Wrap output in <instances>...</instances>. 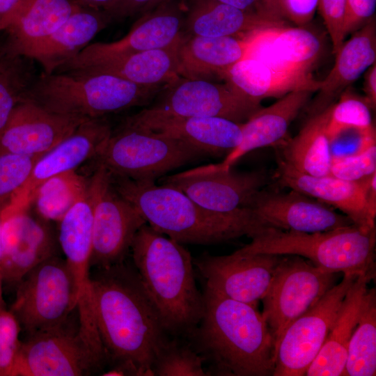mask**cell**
Returning a JSON list of instances; mask_svg holds the SVG:
<instances>
[{"mask_svg": "<svg viewBox=\"0 0 376 376\" xmlns=\"http://www.w3.org/2000/svg\"><path fill=\"white\" fill-rule=\"evenodd\" d=\"M3 52H0V60H1V57H2V56H3Z\"/></svg>", "mask_w": 376, "mask_h": 376, "instance_id": "56", "label": "cell"}, {"mask_svg": "<svg viewBox=\"0 0 376 376\" xmlns=\"http://www.w3.org/2000/svg\"><path fill=\"white\" fill-rule=\"evenodd\" d=\"M358 275L344 273L310 309L285 330L275 352L273 376H303L319 353L343 300Z\"/></svg>", "mask_w": 376, "mask_h": 376, "instance_id": "13", "label": "cell"}, {"mask_svg": "<svg viewBox=\"0 0 376 376\" xmlns=\"http://www.w3.org/2000/svg\"><path fill=\"white\" fill-rule=\"evenodd\" d=\"M346 0H319L318 9L324 20L335 54L345 41L343 22Z\"/></svg>", "mask_w": 376, "mask_h": 376, "instance_id": "44", "label": "cell"}, {"mask_svg": "<svg viewBox=\"0 0 376 376\" xmlns=\"http://www.w3.org/2000/svg\"><path fill=\"white\" fill-rule=\"evenodd\" d=\"M123 38L112 42H95L54 72L81 69L147 50L166 47L182 33L185 15L171 0L144 13Z\"/></svg>", "mask_w": 376, "mask_h": 376, "instance_id": "15", "label": "cell"}, {"mask_svg": "<svg viewBox=\"0 0 376 376\" xmlns=\"http://www.w3.org/2000/svg\"><path fill=\"white\" fill-rule=\"evenodd\" d=\"M319 0H283L285 18L298 26L308 23L318 8Z\"/></svg>", "mask_w": 376, "mask_h": 376, "instance_id": "46", "label": "cell"}, {"mask_svg": "<svg viewBox=\"0 0 376 376\" xmlns=\"http://www.w3.org/2000/svg\"><path fill=\"white\" fill-rule=\"evenodd\" d=\"M203 318L187 338L209 364L207 375H273L274 338L256 306L205 287Z\"/></svg>", "mask_w": 376, "mask_h": 376, "instance_id": "2", "label": "cell"}, {"mask_svg": "<svg viewBox=\"0 0 376 376\" xmlns=\"http://www.w3.org/2000/svg\"><path fill=\"white\" fill-rule=\"evenodd\" d=\"M267 15L273 20L285 22L283 0H262Z\"/></svg>", "mask_w": 376, "mask_h": 376, "instance_id": "51", "label": "cell"}, {"mask_svg": "<svg viewBox=\"0 0 376 376\" xmlns=\"http://www.w3.org/2000/svg\"><path fill=\"white\" fill-rule=\"evenodd\" d=\"M141 111L166 117H220L242 123L263 107L229 82L189 79L179 76Z\"/></svg>", "mask_w": 376, "mask_h": 376, "instance_id": "12", "label": "cell"}, {"mask_svg": "<svg viewBox=\"0 0 376 376\" xmlns=\"http://www.w3.org/2000/svg\"><path fill=\"white\" fill-rule=\"evenodd\" d=\"M29 207L2 212L3 252L0 272L3 281L15 285L35 266L58 255V240L49 221L32 214Z\"/></svg>", "mask_w": 376, "mask_h": 376, "instance_id": "17", "label": "cell"}, {"mask_svg": "<svg viewBox=\"0 0 376 376\" xmlns=\"http://www.w3.org/2000/svg\"><path fill=\"white\" fill-rule=\"evenodd\" d=\"M3 281L2 275L0 272V308H4L3 306V300L2 295V282Z\"/></svg>", "mask_w": 376, "mask_h": 376, "instance_id": "55", "label": "cell"}, {"mask_svg": "<svg viewBox=\"0 0 376 376\" xmlns=\"http://www.w3.org/2000/svg\"><path fill=\"white\" fill-rule=\"evenodd\" d=\"M23 58L4 52L0 60V134L36 78Z\"/></svg>", "mask_w": 376, "mask_h": 376, "instance_id": "37", "label": "cell"}, {"mask_svg": "<svg viewBox=\"0 0 376 376\" xmlns=\"http://www.w3.org/2000/svg\"><path fill=\"white\" fill-rule=\"evenodd\" d=\"M375 276V272L359 274L350 287L324 343L305 375H343L349 342L358 322L368 285Z\"/></svg>", "mask_w": 376, "mask_h": 376, "instance_id": "29", "label": "cell"}, {"mask_svg": "<svg viewBox=\"0 0 376 376\" xmlns=\"http://www.w3.org/2000/svg\"><path fill=\"white\" fill-rule=\"evenodd\" d=\"M157 0H117L108 9L104 10L111 20L123 19L139 12L145 13Z\"/></svg>", "mask_w": 376, "mask_h": 376, "instance_id": "47", "label": "cell"}, {"mask_svg": "<svg viewBox=\"0 0 376 376\" xmlns=\"http://www.w3.org/2000/svg\"><path fill=\"white\" fill-rule=\"evenodd\" d=\"M285 25L213 0H195L185 15L184 35L242 38L264 27Z\"/></svg>", "mask_w": 376, "mask_h": 376, "instance_id": "31", "label": "cell"}, {"mask_svg": "<svg viewBox=\"0 0 376 376\" xmlns=\"http://www.w3.org/2000/svg\"><path fill=\"white\" fill-rule=\"evenodd\" d=\"M93 269L91 304L108 359L107 368L115 367L125 375L153 376L155 357L170 335L137 270L125 261Z\"/></svg>", "mask_w": 376, "mask_h": 376, "instance_id": "1", "label": "cell"}, {"mask_svg": "<svg viewBox=\"0 0 376 376\" xmlns=\"http://www.w3.org/2000/svg\"><path fill=\"white\" fill-rule=\"evenodd\" d=\"M363 97L371 109H375L376 105V65H372L365 72Z\"/></svg>", "mask_w": 376, "mask_h": 376, "instance_id": "49", "label": "cell"}, {"mask_svg": "<svg viewBox=\"0 0 376 376\" xmlns=\"http://www.w3.org/2000/svg\"><path fill=\"white\" fill-rule=\"evenodd\" d=\"M21 331L13 313L0 308V376H12L22 343Z\"/></svg>", "mask_w": 376, "mask_h": 376, "instance_id": "41", "label": "cell"}, {"mask_svg": "<svg viewBox=\"0 0 376 376\" xmlns=\"http://www.w3.org/2000/svg\"><path fill=\"white\" fill-rule=\"evenodd\" d=\"M376 373V291L368 290L349 342L343 375L374 376Z\"/></svg>", "mask_w": 376, "mask_h": 376, "instance_id": "36", "label": "cell"}, {"mask_svg": "<svg viewBox=\"0 0 376 376\" xmlns=\"http://www.w3.org/2000/svg\"><path fill=\"white\" fill-rule=\"evenodd\" d=\"M370 109L363 97L347 88L340 94L338 102L331 104L327 123L329 140L340 132L349 129H375Z\"/></svg>", "mask_w": 376, "mask_h": 376, "instance_id": "39", "label": "cell"}, {"mask_svg": "<svg viewBox=\"0 0 376 376\" xmlns=\"http://www.w3.org/2000/svg\"><path fill=\"white\" fill-rule=\"evenodd\" d=\"M111 127L104 118L88 119L36 162L31 173L8 210L29 207L36 189L45 180L56 175L75 170L87 160H92L111 134Z\"/></svg>", "mask_w": 376, "mask_h": 376, "instance_id": "20", "label": "cell"}, {"mask_svg": "<svg viewBox=\"0 0 376 376\" xmlns=\"http://www.w3.org/2000/svg\"><path fill=\"white\" fill-rule=\"evenodd\" d=\"M81 4L91 8L105 10L115 3L117 0H77Z\"/></svg>", "mask_w": 376, "mask_h": 376, "instance_id": "52", "label": "cell"}, {"mask_svg": "<svg viewBox=\"0 0 376 376\" xmlns=\"http://www.w3.org/2000/svg\"><path fill=\"white\" fill-rule=\"evenodd\" d=\"M244 37H205L182 33L178 46V75L189 79H223L226 71L245 58Z\"/></svg>", "mask_w": 376, "mask_h": 376, "instance_id": "28", "label": "cell"}, {"mask_svg": "<svg viewBox=\"0 0 376 376\" xmlns=\"http://www.w3.org/2000/svg\"><path fill=\"white\" fill-rule=\"evenodd\" d=\"M315 91L299 89L279 97L267 107H261L242 123V141L220 164L232 168L248 152L266 146H279L285 140L288 128Z\"/></svg>", "mask_w": 376, "mask_h": 376, "instance_id": "24", "label": "cell"}, {"mask_svg": "<svg viewBox=\"0 0 376 376\" xmlns=\"http://www.w3.org/2000/svg\"><path fill=\"white\" fill-rule=\"evenodd\" d=\"M244 37L248 43L245 58L256 60L286 76L313 77L311 70L322 47L319 38L310 30L278 25L254 30Z\"/></svg>", "mask_w": 376, "mask_h": 376, "instance_id": "18", "label": "cell"}, {"mask_svg": "<svg viewBox=\"0 0 376 376\" xmlns=\"http://www.w3.org/2000/svg\"><path fill=\"white\" fill-rule=\"evenodd\" d=\"M110 22L104 10L83 6L23 56L37 61L43 72H54L78 55Z\"/></svg>", "mask_w": 376, "mask_h": 376, "instance_id": "25", "label": "cell"}, {"mask_svg": "<svg viewBox=\"0 0 376 376\" xmlns=\"http://www.w3.org/2000/svg\"><path fill=\"white\" fill-rule=\"evenodd\" d=\"M125 120L171 135L205 156L226 157L242 141V123L220 117H166L139 111Z\"/></svg>", "mask_w": 376, "mask_h": 376, "instance_id": "23", "label": "cell"}, {"mask_svg": "<svg viewBox=\"0 0 376 376\" xmlns=\"http://www.w3.org/2000/svg\"><path fill=\"white\" fill-rule=\"evenodd\" d=\"M213 1H216L237 8L244 11L257 14V15L271 19L270 17H269V16L266 13L262 0H213Z\"/></svg>", "mask_w": 376, "mask_h": 376, "instance_id": "50", "label": "cell"}, {"mask_svg": "<svg viewBox=\"0 0 376 376\" xmlns=\"http://www.w3.org/2000/svg\"><path fill=\"white\" fill-rule=\"evenodd\" d=\"M374 144H376L375 128L343 130L329 140L331 162L358 155Z\"/></svg>", "mask_w": 376, "mask_h": 376, "instance_id": "43", "label": "cell"}, {"mask_svg": "<svg viewBox=\"0 0 376 376\" xmlns=\"http://www.w3.org/2000/svg\"><path fill=\"white\" fill-rule=\"evenodd\" d=\"M86 120L50 111L24 99L0 134V153L41 156Z\"/></svg>", "mask_w": 376, "mask_h": 376, "instance_id": "21", "label": "cell"}, {"mask_svg": "<svg viewBox=\"0 0 376 376\" xmlns=\"http://www.w3.org/2000/svg\"><path fill=\"white\" fill-rule=\"evenodd\" d=\"M130 251L164 329L170 336L187 339L200 323L205 309L189 251L147 224L136 233Z\"/></svg>", "mask_w": 376, "mask_h": 376, "instance_id": "4", "label": "cell"}, {"mask_svg": "<svg viewBox=\"0 0 376 376\" xmlns=\"http://www.w3.org/2000/svg\"><path fill=\"white\" fill-rule=\"evenodd\" d=\"M88 191L93 205L91 269L121 263L125 261L136 233L147 223L116 191L103 167L94 166L88 177Z\"/></svg>", "mask_w": 376, "mask_h": 376, "instance_id": "11", "label": "cell"}, {"mask_svg": "<svg viewBox=\"0 0 376 376\" xmlns=\"http://www.w3.org/2000/svg\"><path fill=\"white\" fill-rule=\"evenodd\" d=\"M170 1H171V0H157L148 7V8L147 9V10L146 12H148V11L153 9L154 8H155L156 6H157L158 5H159L161 3H164L169 2Z\"/></svg>", "mask_w": 376, "mask_h": 376, "instance_id": "54", "label": "cell"}, {"mask_svg": "<svg viewBox=\"0 0 376 376\" xmlns=\"http://www.w3.org/2000/svg\"><path fill=\"white\" fill-rule=\"evenodd\" d=\"M109 175L116 191L136 207L148 225L180 244L207 245L244 235L251 238L263 228L250 209L214 212L173 186Z\"/></svg>", "mask_w": 376, "mask_h": 376, "instance_id": "3", "label": "cell"}, {"mask_svg": "<svg viewBox=\"0 0 376 376\" xmlns=\"http://www.w3.org/2000/svg\"><path fill=\"white\" fill-rule=\"evenodd\" d=\"M83 6L77 0H25L6 30L8 37L4 50L10 55L23 56Z\"/></svg>", "mask_w": 376, "mask_h": 376, "instance_id": "30", "label": "cell"}, {"mask_svg": "<svg viewBox=\"0 0 376 376\" xmlns=\"http://www.w3.org/2000/svg\"><path fill=\"white\" fill-rule=\"evenodd\" d=\"M203 357L184 338L169 336L152 367L153 376H206Z\"/></svg>", "mask_w": 376, "mask_h": 376, "instance_id": "38", "label": "cell"}, {"mask_svg": "<svg viewBox=\"0 0 376 376\" xmlns=\"http://www.w3.org/2000/svg\"><path fill=\"white\" fill-rule=\"evenodd\" d=\"M88 178L75 170L62 173L43 181L36 189L30 205L42 219L58 222L86 194Z\"/></svg>", "mask_w": 376, "mask_h": 376, "instance_id": "35", "label": "cell"}, {"mask_svg": "<svg viewBox=\"0 0 376 376\" xmlns=\"http://www.w3.org/2000/svg\"><path fill=\"white\" fill-rule=\"evenodd\" d=\"M3 217L2 212H0V268L3 259Z\"/></svg>", "mask_w": 376, "mask_h": 376, "instance_id": "53", "label": "cell"}, {"mask_svg": "<svg viewBox=\"0 0 376 376\" xmlns=\"http://www.w3.org/2000/svg\"><path fill=\"white\" fill-rule=\"evenodd\" d=\"M333 68L320 81L318 92L308 108L310 116L331 104L347 87L364 73L376 60V25L374 17L344 41L335 53Z\"/></svg>", "mask_w": 376, "mask_h": 376, "instance_id": "26", "label": "cell"}, {"mask_svg": "<svg viewBox=\"0 0 376 376\" xmlns=\"http://www.w3.org/2000/svg\"><path fill=\"white\" fill-rule=\"evenodd\" d=\"M330 107L310 116L293 138L281 144V161L307 175L329 174L331 158L327 123Z\"/></svg>", "mask_w": 376, "mask_h": 376, "instance_id": "33", "label": "cell"}, {"mask_svg": "<svg viewBox=\"0 0 376 376\" xmlns=\"http://www.w3.org/2000/svg\"><path fill=\"white\" fill-rule=\"evenodd\" d=\"M159 182L180 189L202 207L218 213L248 209L255 196L268 182L263 171L240 172L220 163L198 166Z\"/></svg>", "mask_w": 376, "mask_h": 376, "instance_id": "14", "label": "cell"}, {"mask_svg": "<svg viewBox=\"0 0 376 376\" xmlns=\"http://www.w3.org/2000/svg\"><path fill=\"white\" fill-rule=\"evenodd\" d=\"M376 173V144L362 152L331 162L329 174L334 177L358 181Z\"/></svg>", "mask_w": 376, "mask_h": 376, "instance_id": "42", "label": "cell"}, {"mask_svg": "<svg viewBox=\"0 0 376 376\" xmlns=\"http://www.w3.org/2000/svg\"><path fill=\"white\" fill-rule=\"evenodd\" d=\"M281 256L246 253L203 254L193 260L205 287L225 297L253 306L265 294Z\"/></svg>", "mask_w": 376, "mask_h": 376, "instance_id": "16", "label": "cell"}, {"mask_svg": "<svg viewBox=\"0 0 376 376\" xmlns=\"http://www.w3.org/2000/svg\"><path fill=\"white\" fill-rule=\"evenodd\" d=\"M16 286L10 311L28 336L63 324L76 310L73 276L65 259L58 255L35 266Z\"/></svg>", "mask_w": 376, "mask_h": 376, "instance_id": "9", "label": "cell"}, {"mask_svg": "<svg viewBox=\"0 0 376 376\" xmlns=\"http://www.w3.org/2000/svg\"><path fill=\"white\" fill-rule=\"evenodd\" d=\"M203 156L201 152L167 134L125 120L92 159L110 174L134 180L156 181Z\"/></svg>", "mask_w": 376, "mask_h": 376, "instance_id": "8", "label": "cell"}, {"mask_svg": "<svg viewBox=\"0 0 376 376\" xmlns=\"http://www.w3.org/2000/svg\"><path fill=\"white\" fill-rule=\"evenodd\" d=\"M57 223L58 246L73 276L77 306L91 299L93 205L88 187L86 194Z\"/></svg>", "mask_w": 376, "mask_h": 376, "instance_id": "27", "label": "cell"}, {"mask_svg": "<svg viewBox=\"0 0 376 376\" xmlns=\"http://www.w3.org/2000/svg\"><path fill=\"white\" fill-rule=\"evenodd\" d=\"M180 38L181 36L162 48L141 52L81 69L114 75L143 86H166L179 77Z\"/></svg>", "mask_w": 376, "mask_h": 376, "instance_id": "32", "label": "cell"}, {"mask_svg": "<svg viewBox=\"0 0 376 376\" xmlns=\"http://www.w3.org/2000/svg\"><path fill=\"white\" fill-rule=\"evenodd\" d=\"M336 274L301 256H281L261 299V314L274 338L275 352L286 328L334 285Z\"/></svg>", "mask_w": 376, "mask_h": 376, "instance_id": "10", "label": "cell"}, {"mask_svg": "<svg viewBox=\"0 0 376 376\" xmlns=\"http://www.w3.org/2000/svg\"><path fill=\"white\" fill-rule=\"evenodd\" d=\"M373 174L358 181L330 175L317 177L301 173L281 160L277 171L282 185L340 210L353 224L367 232L375 229L376 210L370 205L368 196Z\"/></svg>", "mask_w": 376, "mask_h": 376, "instance_id": "22", "label": "cell"}, {"mask_svg": "<svg viewBox=\"0 0 376 376\" xmlns=\"http://www.w3.org/2000/svg\"><path fill=\"white\" fill-rule=\"evenodd\" d=\"M70 318L22 341L12 376L101 375L108 359L95 321Z\"/></svg>", "mask_w": 376, "mask_h": 376, "instance_id": "7", "label": "cell"}, {"mask_svg": "<svg viewBox=\"0 0 376 376\" xmlns=\"http://www.w3.org/2000/svg\"><path fill=\"white\" fill-rule=\"evenodd\" d=\"M25 0H0V31L12 24Z\"/></svg>", "mask_w": 376, "mask_h": 376, "instance_id": "48", "label": "cell"}, {"mask_svg": "<svg viewBox=\"0 0 376 376\" xmlns=\"http://www.w3.org/2000/svg\"><path fill=\"white\" fill-rule=\"evenodd\" d=\"M41 156L0 153V212L11 205Z\"/></svg>", "mask_w": 376, "mask_h": 376, "instance_id": "40", "label": "cell"}, {"mask_svg": "<svg viewBox=\"0 0 376 376\" xmlns=\"http://www.w3.org/2000/svg\"><path fill=\"white\" fill-rule=\"evenodd\" d=\"M251 238L239 251L296 255L330 272L359 275L375 272V229L367 232L352 224L327 231L301 233L264 227Z\"/></svg>", "mask_w": 376, "mask_h": 376, "instance_id": "6", "label": "cell"}, {"mask_svg": "<svg viewBox=\"0 0 376 376\" xmlns=\"http://www.w3.org/2000/svg\"><path fill=\"white\" fill-rule=\"evenodd\" d=\"M166 86H143L114 75L77 69L42 72L25 99L54 113L88 120L148 107Z\"/></svg>", "mask_w": 376, "mask_h": 376, "instance_id": "5", "label": "cell"}, {"mask_svg": "<svg viewBox=\"0 0 376 376\" xmlns=\"http://www.w3.org/2000/svg\"><path fill=\"white\" fill-rule=\"evenodd\" d=\"M248 209L263 227L283 230L315 233L353 224L331 206L293 189L276 192L264 188L255 196Z\"/></svg>", "mask_w": 376, "mask_h": 376, "instance_id": "19", "label": "cell"}, {"mask_svg": "<svg viewBox=\"0 0 376 376\" xmlns=\"http://www.w3.org/2000/svg\"><path fill=\"white\" fill-rule=\"evenodd\" d=\"M376 0H346L343 22L345 38L353 33L373 17Z\"/></svg>", "mask_w": 376, "mask_h": 376, "instance_id": "45", "label": "cell"}, {"mask_svg": "<svg viewBox=\"0 0 376 376\" xmlns=\"http://www.w3.org/2000/svg\"><path fill=\"white\" fill-rule=\"evenodd\" d=\"M224 79L249 97L260 101L267 97H281L299 89L317 91L320 81L313 77L286 76L274 71L260 62L249 58L232 65Z\"/></svg>", "mask_w": 376, "mask_h": 376, "instance_id": "34", "label": "cell"}]
</instances>
